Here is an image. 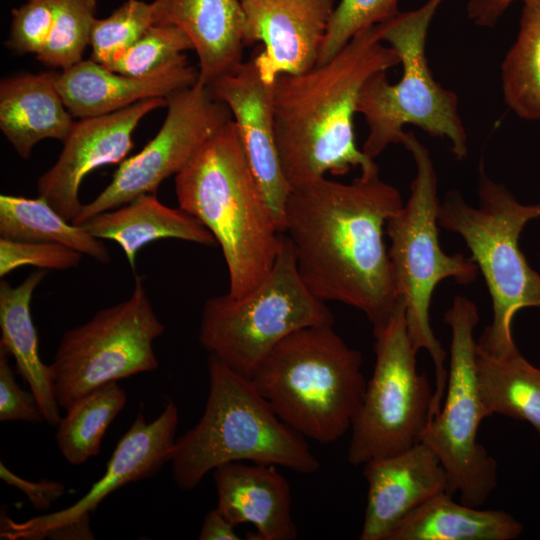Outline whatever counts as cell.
Here are the masks:
<instances>
[{"label": "cell", "instance_id": "cell-24", "mask_svg": "<svg viewBox=\"0 0 540 540\" xmlns=\"http://www.w3.org/2000/svg\"><path fill=\"white\" fill-rule=\"evenodd\" d=\"M46 275L39 269L30 273L22 283L12 286L0 282V346L13 356L17 372L28 383L44 420L56 426L61 420L50 366L42 362L39 342L31 316V300L35 289Z\"/></svg>", "mask_w": 540, "mask_h": 540}, {"label": "cell", "instance_id": "cell-37", "mask_svg": "<svg viewBox=\"0 0 540 540\" xmlns=\"http://www.w3.org/2000/svg\"><path fill=\"white\" fill-rule=\"evenodd\" d=\"M0 477L8 485L22 491L30 500L32 506L39 511L47 510L65 492L64 485L59 481L49 479L26 480L9 470L2 462L0 463Z\"/></svg>", "mask_w": 540, "mask_h": 540}, {"label": "cell", "instance_id": "cell-28", "mask_svg": "<svg viewBox=\"0 0 540 540\" xmlns=\"http://www.w3.org/2000/svg\"><path fill=\"white\" fill-rule=\"evenodd\" d=\"M516 40L501 64L504 102L521 119L540 121V0H523Z\"/></svg>", "mask_w": 540, "mask_h": 540}, {"label": "cell", "instance_id": "cell-6", "mask_svg": "<svg viewBox=\"0 0 540 540\" xmlns=\"http://www.w3.org/2000/svg\"><path fill=\"white\" fill-rule=\"evenodd\" d=\"M478 207L456 190L449 191L438 211V225L460 235L484 277L492 307V323L476 342L484 351L503 356L517 349L512 322L526 307L540 308V274L528 264L519 246L524 226L540 217V202L523 204L492 180L480 163Z\"/></svg>", "mask_w": 540, "mask_h": 540}, {"label": "cell", "instance_id": "cell-8", "mask_svg": "<svg viewBox=\"0 0 540 540\" xmlns=\"http://www.w3.org/2000/svg\"><path fill=\"white\" fill-rule=\"evenodd\" d=\"M443 1L428 0L379 24L381 40L396 52L403 73L395 84L388 82L386 72L374 74L361 90L357 113L363 115L369 128L361 150L370 159L390 144L401 143L407 124L448 139L457 159L467 155V133L458 112V97L434 79L426 57L429 26Z\"/></svg>", "mask_w": 540, "mask_h": 540}, {"label": "cell", "instance_id": "cell-22", "mask_svg": "<svg viewBox=\"0 0 540 540\" xmlns=\"http://www.w3.org/2000/svg\"><path fill=\"white\" fill-rule=\"evenodd\" d=\"M58 74L19 73L0 82V129L23 159L42 140L63 142L74 123L57 87Z\"/></svg>", "mask_w": 540, "mask_h": 540}, {"label": "cell", "instance_id": "cell-9", "mask_svg": "<svg viewBox=\"0 0 540 540\" xmlns=\"http://www.w3.org/2000/svg\"><path fill=\"white\" fill-rule=\"evenodd\" d=\"M334 315L302 280L283 233L275 263L247 295L211 297L203 305L199 342L211 355L252 378L272 349L291 333L333 325Z\"/></svg>", "mask_w": 540, "mask_h": 540}, {"label": "cell", "instance_id": "cell-16", "mask_svg": "<svg viewBox=\"0 0 540 540\" xmlns=\"http://www.w3.org/2000/svg\"><path fill=\"white\" fill-rule=\"evenodd\" d=\"M245 45L261 42L254 56L262 79L300 74L317 64L334 0H241Z\"/></svg>", "mask_w": 540, "mask_h": 540}, {"label": "cell", "instance_id": "cell-20", "mask_svg": "<svg viewBox=\"0 0 540 540\" xmlns=\"http://www.w3.org/2000/svg\"><path fill=\"white\" fill-rule=\"evenodd\" d=\"M213 472L216 508L231 523L254 525V539L258 540L297 537L290 485L275 465L234 461L216 467Z\"/></svg>", "mask_w": 540, "mask_h": 540}, {"label": "cell", "instance_id": "cell-34", "mask_svg": "<svg viewBox=\"0 0 540 540\" xmlns=\"http://www.w3.org/2000/svg\"><path fill=\"white\" fill-rule=\"evenodd\" d=\"M82 258L78 251L58 243L0 238V277L18 267L34 266L42 270H67Z\"/></svg>", "mask_w": 540, "mask_h": 540}, {"label": "cell", "instance_id": "cell-27", "mask_svg": "<svg viewBox=\"0 0 540 540\" xmlns=\"http://www.w3.org/2000/svg\"><path fill=\"white\" fill-rule=\"evenodd\" d=\"M0 235L24 241L58 243L107 264L105 244L60 215L44 198L0 195Z\"/></svg>", "mask_w": 540, "mask_h": 540}, {"label": "cell", "instance_id": "cell-5", "mask_svg": "<svg viewBox=\"0 0 540 540\" xmlns=\"http://www.w3.org/2000/svg\"><path fill=\"white\" fill-rule=\"evenodd\" d=\"M362 360L333 325L311 326L280 341L251 379L284 423L328 444L351 429L362 403Z\"/></svg>", "mask_w": 540, "mask_h": 540}, {"label": "cell", "instance_id": "cell-18", "mask_svg": "<svg viewBox=\"0 0 540 540\" xmlns=\"http://www.w3.org/2000/svg\"><path fill=\"white\" fill-rule=\"evenodd\" d=\"M363 476L368 489L360 540H386L404 517L448 486L439 458L422 441L367 461Z\"/></svg>", "mask_w": 540, "mask_h": 540}, {"label": "cell", "instance_id": "cell-38", "mask_svg": "<svg viewBox=\"0 0 540 540\" xmlns=\"http://www.w3.org/2000/svg\"><path fill=\"white\" fill-rule=\"evenodd\" d=\"M516 1L519 0H469L466 7L467 15L478 26L493 27Z\"/></svg>", "mask_w": 540, "mask_h": 540}, {"label": "cell", "instance_id": "cell-40", "mask_svg": "<svg viewBox=\"0 0 540 540\" xmlns=\"http://www.w3.org/2000/svg\"><path fill=\"white\" fill-rule=\"evenodd\" d=\"M45 537L50 539H93L94 536L89 526V515L52 528Z\"/></svg>", "mask_w": 540, "mask_h": 540}, {"label": "cell", "instance_id": "cell-14", "mask_svg": "<svg viewBox=\"0 0 540 540\" xmlns=\"http://www.w3.org/2000/svg\"><path fill=\"white\" fill-rule=\"evenodd\" d=\"M166 106V98H150L112 113L79 118L63 141L57 161L38 178V196L72 222L83 207L79 190L84 178L99 167L125 160L140 121Z\"/></svg>", "mask_w": 540, "mask_h": 540}, {"label": "cell", "instance_id": "cell-7", "mask_svg": "<svg viewBox=\"0 0 540 540\" xmlns=\"http://www.w3.org/2000/svg\"><path fill=\"white\" fill-rule=\"evenodd\" d=\"M401 144L411 153L416 174L410 197L386 223L391 246L388 251L396 294L405 305L407 331L413 348L424 349L435 367V388L430 411L432 419L440 410L448 369L446 352L435 337L429 321L432 294L439 282L452 278L468 285L478 275V267L462 254H446L438 237L439 198L437 176L428 149L412 131L405 132Z\"/></svg>", "mask_w": 540, "mask_h": 540}, {"label": "cell", "instance_id": "cell-35", "mask_svg": "<svg viewBox=\"0 0 540 540\" xmlns=\"http://www.w3.org/2000/svg\"><path fill=\"white\" fill-rule=\"evenodd\" d=\"M54 20L51 0H27L11 11L6 47L16 55H38L44 49Z\"/></svg>", "mask_w": 540, "mask_h": 540}, {"label": "cell", "instance_id": "cell-13", "mask_svg": "<svg viewBox=\"0 0 540 540\" xmlns=\"http://www.w3.org/2000/svg\"><path fill=\"white\" fill-rule=\"evenodd\" d=\"M167 114L157 134L135 155L123 160L111 182L72 220L117 208L142 194L155 193L168 177L178 174L199 149L232 119L228 107L200 82L167 98Z\"/></svg>", "mask_w": 540, "mask_h": 540}, {"label": "cell", "instance_id": "cell-2", "mask_svg": "<svg viewBox=\"0 0 540 540\" xmlns=\"http://www.w3.org/2000/svg\"><path fill=\"white\" fill-rule=\"evenodd\" d=\"M383 43L377 24L328 62L275 80L276 146L292 189L357 167L361 175L378 174L374 160L355 144L353 118L366 81L400 64L394 49Z\"/></svg>", "mask_w": 540, "mask_h": 540}, {"label": "cell", "instance_id": "cell-10", "mask_svg": "<svg viewBox=\"0 0 540 540\" xmlns=\"http://www.w3.org/2000/svg\"><path fill=\"white\" fill-rule=\"evenodd\" d=\"M375 364L351 426L347 458L354 466L405 451L421 441L434 389L417 369L405 305L397 299L384 326L373 330Z\"/></svg>", "mask_w": 540, "mask_h": 540}, {"label": "cell", "instance_id": "cell-32", "mask_svg": "<svg viewBox=\"0 0 540 540\" xmlns=\"http://www.w3.org/2000/svg\"><path fill=\"white\" fill-rule=\"evenodd\" d=\"M187 50H193V45L182 30L156 24L106 68L125 75L146 76L168 66Z\"/></svg>", "mask_w": 540, "mask_h": 540}, {"label": "cell", "instance_id": "cell-1", "mask_svg": "<svg viewBox=\"0 0 540 540\" xmlns=\"http://www.w3.org/2000/svg\"><path fill=\"white\" fill-rule=\"evenodd\" d=\"M402 206L399 190L374 174L293 188L284 208L283 233L308 289L362 311L373 330L398 299L384 230Z\"/></svg>", "mask_w": 540, "mask_h": 540}, {"label": "cell", "instance_id": "cell-12", "mask_svg": "<svg viewBox=\"0 0 540 540\" xmlns=\"http://www.w3.org/2000/svg\"><path fill=\"white\" fill-rule=\"evenodd\" d=\"M142 278L130 297L99 310L60 339L49 365L60 408L68 410L92 391L157 369L153 341L164 332Z\"/></svg>", "mask_w": 540, "mask_h": 540}, {"label": "cell", "instance_id": "cell-39", "mask_svg": "<svg viewBox=\"0 0 540 540\" xmlns=\"http://www.w3.org/2000/svg\"><path fill=\"white\" fill-rule=\"evenodd\" d=\"M235 527L217 508H214L206 513L198 539L238 540L240 537Z\"/></svg>", "mask_w": 540, "mask_h": 540}, {"label": "cell", "instance_id": "cell-19", "mask_svg": "<svg viewBox=\"0 0 540 540\" xmlns=\"http://www.w3.org/2000/svg\"><path fill=\"white\" fill-rule=\"evenodd\" d=\"M199 71L185 54L163 69L146 76H130L108 70L90 58L62 70L57 87L73 117L112 113L150 98H167L192 86Z\"/></svg>", "mask_w": 540, "mask_h": 540}, {"label": "cell", "instance_id": "cell-25", "mask_svg": "<svg viewBox=\"0 0 540 540\" xmlns=\"http://www.w3.org/2000/svg\"><path fill=\"white\" fill-rule=\"evenodd\" d=\"M522 532L511 514L459 504L442 492L404 517L386 540H513Z\"/></svg>", "mask_w": 540, "mask_h": 540}, {"label": "cell", "instance_id": "cell-11", "mask_svg": "<svg viewBox=\"0 0 540 540\" xmlns=\"http://www.w3.org/2000/svg\"><path fill=\"white\" fill-rule=\"evenodd\" d=\"M444 321L452 333L446 398L427 424L421 441L432 449L445 469L446 492L452 496L459 493L461 503L479 507L497 487L498 466L477 441L478 428L486 418L475 369L477 306L456 296Z\"/></svg>", "mask_w": 540, "mask_h": 540}, {"label": "cell", "instance_id": "cell-15", "mask_svg": "<svg viewBox=\"0 0 540 540\" xmlns=\"http://www.w3.org/2000/svg\"><path fill=\"white\" fill-rule=\"evenodd\" d=\"M178 418V409L171 400L163 412L149 423L140 410L118 441L104 474L82 498L66 509L22 523L5 519L2 538H44L50 529L93 513L108 495L120 487L155 475L171 461Z\"/></svg>", "mask_w": 540, "mask_h": 540}, {"label": "cell", "instance_id": "cell-4", "mask_svg": "<svg viewBox=\"0 0 540 540\" xmlns=\"http://www.w3.org/2000/svg\"><path fill=\"white\" fill-rule=\"evenodd\" d=\"M209 394L197 424L176 440L172 475L192 490L216 467L234 461L282 466L312 474L321 463L305 437L284 423L251 378L208 358Z\"/></svg>", "mask_w": 540, "mask_h": 540}, {"label": "cell", "instance_id": "cell-21", "mask_svg": "<svg viewBox=\"0 0 540 540\" xmlns=\"http://www.w3.org/2000/svg\"><path fill=\"white\" fill-rule=\"evenodd\" d=\"M156 24L173 25L190 39L198 82L208 86L242 63L245 17L241 0H153Z\"/></svg>", "mask_w": 540, "mask_h": 540}, {"label": "cell", "instance_id": "cell-29", "mask_svg": "<svg viewBox=\"0 0 540 540\" xmlns=\"http://www.w3.org/2000/svg\"><path fill=\"white\" fill-rule=\"evenodd\" d=\"M127 396L116 382L104 385L75 402L57 425L58 448L67 462L81 465L96 456L103 436Z\"/></svg>", "mask_w": 540, "mask_h": 540}, {"label": "cell", "instance_id": "cell-36", "mask_svg": "<svg viewBox=\"0 0 540 540\" xmlns=\"http://www.w3.org/2000/svg\"><path fill=\"white\" fill-rule=\"evenodd\" d=\"M8 351L0 346V421L21 420L38 424L44 420L33 393L17 384Z\"/></svg>", "mask_w": 540, "mask_h": 540}, {"label": "cell", "instance_id": "cell-30", "mask_svg": "<svg viewBox=\"0 0 540 540\" xmlns=\"http://www.w3.org/2000/svg\"><path fill=\"white\" fill-rule=\"evenodd\" d=\"M54 20L49 39L36 57L43 65L66 70L83 60L96 20V0H51Z\"/></svg>", "mask_w": 540, "mask_h": 540}, {"label": "cell", "instance_id": "cell-17", "mask_svg": "<svg viewBox=\"0 0 540 540\" xmlns=\"http://www.w3.org/2000/svg\"><path fill=\"white\" fill-rule=\"evenodd\" d=\"M232 116L250 166L283 233L284 208L292 190L284 177L275 138L274 83H266L254 57L207 86Z\"/></svg>", "mask_w": 540, "mask_h": 540}, {"label": "cell", "instance_id": "cell-26", "mask_svg": "<svg viewBox=\"0 0 540 540\" xmlns=\"http://www.w3.org/2000/svg\"><path fill=\"white\" fill-rule=\"evenodd\" d=\"M475 369L485 417L499 414L526 421L540 436V367L518 349L495 356L476 343Z\"/></svg>", "mask_w": 540, "mask_h": 540}, {"label": "cell", "instance_id": "cell-33", "mask_svg": "<svg viewBox=\"0 0 540 540\" xmlns=\"http://www.w3.org/2000/svg\"><path fill=\"white\" fill-rule=\"evenodd\" d=\"M398 3L399 0H341L330 17L316 65L331 60L359 33L396 16Z\"/></svg>", "mask_w": 540, "mask_h": 540}, {"label": "cell", "instance_id": "cell-31", "mask_svg": "<svg viewBox=\"0 0 540 540\" xmlns=\"http://www.w3.org/2000/svg\"><path fill=\"white\" fill-rule=\"evenodd\" d=\"M156 25L153 2L126 0L108 17L95 20L90 59L108 66Z\"/></svg>", "mask_w": 540, "mask_h": 540}, {"label": "cell", "instance_id": "cell-23", "mask_svg": "<svg viewBox=\"0 0 540 540\" xmlns=\"http://www.w3.org/2000/svg\"><path fill=\"white\" fill-rule=\"evenodd\" d=\"M98 239L116 242L132 269L136 256L147 244L162 239H179L214 246L213 234L192 215L161 203L155 193L142 194L117 208L96 214L81 225Z\"/></svg>", "mask_w": 540, "mask_h": 540}, {"label": "cell", "instance_id": "cell-3", "mask_svg": "<svg viewBox=\"0 0 540 540\" xmlns=\"http://www.w3.org/2000/svg\"><path fill=\"white\" fill-rule=\"evenodd\" d=\"M179 207L215 237L227 266L228 293L243 297L269 274L282 232L245 154L233 119L175 175Z\"/></svg>", "mask_w": 540, "mask_h": 540}]
</instances>
